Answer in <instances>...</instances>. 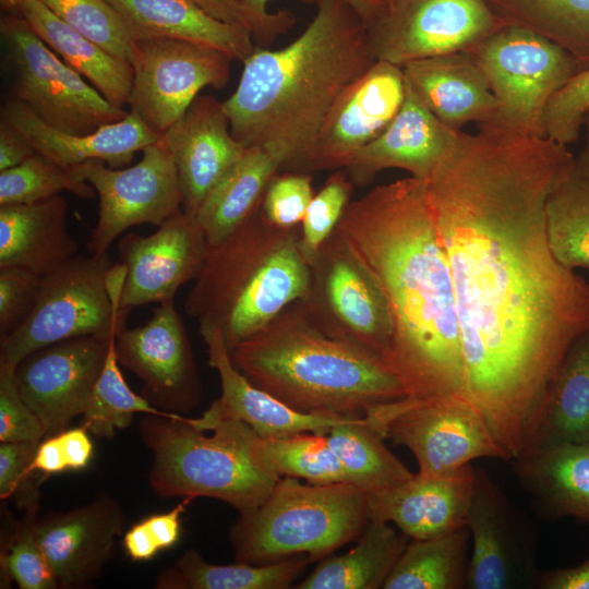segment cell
<instances>
[{
	"mask_svg": "<svg viewBox=\"0 0 589 589\" xmlns=\"http://www.w3.org/2000/svg\"><path fill=\"white\" fill-rule=\"evenodd\" d=\"M567 146L480 125L459 132L424 180L458 315L464 396L506 460L534 429L551 380L589 333V283L551 251L545 204L572 169Z\"/></svg>",
	"mask_w": 589,
	"mask_h": 589,
	"instance_id": "6da1fadb",
	"label": "cell"
},
{
	"mask_svg": "<svg viewBox=\"0 0 589 589\" xmlns=\"http://www.w3.org/2000/svg\"><path fill=\"white\" fill-rule=\"evenodd\" d=\"M336 229L385 294L393 324L386 364L406 397L464 396L452 274L425 181L410 176L372 189L349 203Z\"/></svg>",
	"mask_w": 589,
	"mask_h": 589,
	"instance_id": "7a4b0ae2",
	"label": "cell"
},
{
	"mask_svg": "<svg viewBox=\"0 0 589 589\" xmlns=\"http://www.w3.org/2000/svg\"><path fill=\"white\" fill-rule=\"evenodd\" d=\"M376 61L368 25L341 0H320L304 32L272 50L255 47L224 101L232 136L294 171L339 94Z\"/></svg>",
	"mask_w": 589,
	"mask_h": 589,
	"instance_id": "3957f363",
	"label": "cell"
},
{
	"mask_svg": "<svg viewBox=\"0 0 589 589\" xmlns=\"http://www.w3.org/2000/svg\"><path fill=\"white\" fill-rule=\"evenodd\" d=\"M230 358L252 384L302 413L360 418L406 397L381 358L324 333L299 300L231 349Z\"/></svg>",
	"mask_w": 589,
	"mask_h": 589,
	"instance_id": "277c9868",
	"label": "cell"
},
{
	"mask_svg": "<svg viewBox=\"0 0 589 589\" xmlns=\"http://www.w3.org/2000/svg\"><path fill=\"white\" fill-rule=\"evenodd\" d=\"M310 265L296 228L271 224L261 207L217 244H208L185 313L219 329L229 349L257 333L309 287Z\"/></svg>",
	"mask_w": 589,
	"mask_h": 589,
	"instance_id": "5b68a950",
	"label": "cell"
},
{
	"mask_svg": "<svg viewBox=\"0 0 589 589\" xmlns=\"http://www.w3.org/2000/svg\"><path fill=\"white\" fill-rule=\"evenodd\" d=\"M139 432L153 455L149 484L161 497L216 498L243 514L280 479L259 457L260 435L240 420L145 414Z\"/></svg>",
	"mask_w": 589,
	"mask_h": 589,
	"instance_id": "8992f818",
	"label": "cell"
},
{
	"mask_svg": "<svg viewBox=\"0 0 589 589\" xmlns=\"http://www.w3.org/2000/svg\"><path fill=\"white\" fill-rule=\"evenodd\" d=\"M370 521L366 494L348 482L302 483L281 477L230 529L236 562L265 565L298 555L320 561L356 540Z\"/></svg>",
	"mask_w": 589,
	"mask_h": 589,
	"instance_id": "52a82bcc",
	"label": "cell"
},
{
	"mask_svg": "<svg viewBox=\"0 0 589 589\" xmlns=\"http://www.w3.org/2000/svg\"><path fill=\"white\" fill-rule=\"evenodd\" d=\"M108 253L75 255L41 276L25 320L0 341V364L15 369L32 352L81 336L110 337L127 326L129 310L106 287Z\"/></svg>",
	"mask_w": 589,
	"mask_h": 589,
	"instance_id": "ba28073f",
	"label": "cell"
},
{
	"mask_svg": "<svg viewBox=\"0 0 589 589\" xmlns=\"http://www.w3.org/2000/svg\"><path fill=\"white\" fill-rule=\"evenodd\" d=\"M500 108L489 125L545 136L549 101L582 65L538 32L502 24L470 51Z\"/></svg>",
	"mask_w": 589,
	"mask_h": 589,
	"instance_id": "9c48e42d",
	"label": "cell"
},
{
	"mask_svg": "<svg viewBox=\"0 0 589 589\" xmlns=\"http://www.w3.org/2000/svg\"><path fill=\"white\" fill-rule=\"evenodd\" d=\"M299 302L324 333L360 347L386 363L393 324L385 294L338 229L311 262L308 291Z\"/></svg>",
	"mask_w": 589,
	"mask_h": 589,
	"instance_id": "30bf717a",
	"label": "cell"
},
{
	"mask_svg": "<svg viewBox=\"0 0 589 589\" xmlns=\"http://www.w3.org/2000/svg\"><path fill=\"white\" fill-rule=\"evenodd\" d=\"M364 417L384 440L407 447L424 476L447 474L483 457L506 460L480 412L459 394L404 397L375 405Z\"/></svg>",
	"mask_w": 589,
	"mask_h": 589,
	"instance_id": "8fae6325",
	"label": "cell"
},
{
	"mask_svg": "<svg viewBox=\"0 0 589 589\" xmlns=\"http://www.w3.org/2000/svg\"><path fill=\"white\" fill-rule=\"evenodd\" d=\"M0 31L14 63L12 97L49 127L87 135L128 115L61 60L22 16H2Z\"/></svg>",
	"mask_w": 589,
	"mask_h": 589,
	"instance_id": "7c38bea8",
	"label": "cell"
},
{
	"mask_svg": "<svg viewBox=\"0 0 589 589\" xmlns=\"http://www.w3.org/2000/svg\"><path fill=\"white\" fill-rule=\"evenodd\" d=\"M142 152V159L124 169L100 160L71 167L94 188L99 201L98 219L86 247L89 254L107 252L131 227L159 226L182 209V192L168 147L159 140Z\"/></svg>",
	"mask_w": 589,
	"mask_h": 589,
	"instance_id": "4fadbf2b",
	"label": "cell"
},
{
	"mask_svg": "<svg viewBox=\"0 0 589 589\" xmlns=\"http://www.w3.org/2000/svg\"><path fill=\"white\" fill-rule=\"evenodd\" d=\"M502 24L486 0H395L366 25L375 59L402 68L470 51Z\"/></svg>",
	"mask_w": 589,
	"mask_h": 589,
	"instance_id": "5bb4252c",
	"label": "cell"
},
{
	"mask_svg": "<svg viewBox=\"0 0 589 589\" xmlns=\"http://www.w3.org/2000/svg\"><path fill=\"white\" fill-rule=\"evenodd\" d=\"M232 59L216 49L173 38L134 40L129 105L161 135L207 86L223 88Z\"/></svg>",
	"mask_w": 589,
	"mask_h": 589,
	"instance_id": "9a60e30c",
	"label": "cell"
},
{
	"mask_svg": "<svg viewBox=\"0 0 589 589\" xmlns=\"http://www.w3.org/2000/svg\"><path fill=\"white\" fill-rule=\"evenodd\" d=\"M474 470L466 524L472 543L467 589L537 588L536 526L485 470Z\"/></svg>",
	"mask_w": 589,
	"mask_h": 589,
	"instance_id": "2e32d148",
	"label": "cell"
},
{
	"mask_svg": "<svg viewBox=\"0 0 589 589\" xmlns=\"http://www.w3.org/2000/svg\"><path fill=\"white\" fill-rule=\"evenodd\" d=\"M405 96L402 69L376 60L335 99L294 171L345 169L390 123Z\"/></svg>",
	"mask_w": 589,
	"mask_h": 589,
	"instance_id": "e0dca14e",
	"label": "cell"
},
{
	"mask_svg": "<svg viewBox=\"0 0 589 589\" xmlns=\"http://www.w3.org/2000/svg\"><path fill=\"white\" fill-rule=\"evenodd\" d=\"M118 362L144 385L158 409L182 414L201 401V382L191 344L172 301L159 303L149 320L116 336Z\"/></svg>",
	"mask_w": 589,
	"mask_h": 589,
	"instance_id": "ac0fdd59",
	"label": "cell"
},
{
	"mask_svg": "<svg viewBox=\"0 0 589 589\" xmlns=\"http://www.w3.org/2000/svg\"><path fill=\"white\" fill-rule=\"evenodd\" d=\"M113 335L61 340L32 352L15 368L20 393L41 422L46 437L64 431L83 413Z\"/></svg>",
	"mask_w": 589,
	"mask_h": 589,
	"instance_id": "d6986e66",
	"label": "cell"
},
{
	"mask_svg": "<svg viewBox=\"0 0 589 589\" xmlns=\"http://www.w3.org/2000/svg\"><path fill=\"white\" fill-rule=\"evenodd\" d=\"M207 248L196 216L183 209L149 236L125 235L118 245L125 267L120 308L172 301L179 288L199 275Z\"/></svg>",
	"mask_w": 589,
	"mask_h": 589,
	"instance_id": "ffe728a7",
	"label": "cell"
},
{
	"mask_svg": "<svg viewBox=\"0 0 589 589\" xmlns=\"http://www.w3.org/2000/svg\"><path fill=\"white\" fill-rule=\"evenodd\" d=\"M123 526V510L108 494L37 519V540L58 586L84 587L98 578L113 556Z\"/></svg>",
	"mask_w": 589,
	"mask_h": 589,
	"instance_id": "44dd1931",
	"label": "cell"
},
{
	"mask_svg": "<svg viewBox=\"0 0 589 589\" xmlns=\"http://www.w3.org/2000/svg\"><path fill=\"white\" fill-rule=\"evenodd\" d=\"M160 140L173 158L182 209L192 215L248 149L232 136L224 103L209 95L197 96Z\"/></svg>",
	"mask_w": 589,
	"mask_h": 589,
	"instance_id": "7402d4cb",
	"label": "cell"
},
{
	"mask_svg": "<svg viewBox=\"0 0 589 589\" xmlns=\"http://www.w3.org/2000/svg\"><path fill=\"white\" fill-rule=\"evenodd\" d=\"M474 467L443 476L413 473L406 481L365 492L370 519L394 524L409 539L438 537L467 524Z\"/></svg>",
	"mask_w": 589,
	"mask_h": 589,
	"instance_id": "603a6c76",
	"label": "cell"
},
{
	"mask_svg": "<svg viewBox=\"0 0 589 589\" xmlns=\"http://www.w3.org/2000/svg\"><path fill=\"white\" fill-rule=\"evenodd\" d=\"M460 130L443 124L406 83L404 103L384 131L360 149L345 168L354 185L369 184L398 168L426 180L455 143Z\"/></svg>",
	"mask_w": 589,
	"mask_h": 589,
	"instance_id": "cb8c5ba5",
	"label": "cell"
},
{
	"mask_svg": "<svg viewBox=\"0 0 589 589\" xmlns=\"http://www.w3.org/2000/svg\"><path fill=\"white\" fill-rule=\"evenodd\" d=\"M1 119L25 137L36 153L63 168L89 160L121 168L132 161L136 152L160 140V135L151 130L134 111L87 135H72L49 127L14 97L2 106Z\"/></svg>",
	"mask_w": 589,
	"mask_h": 589,
	"instance_id": "d4e9b609",
	"label": "cell"
},
{
	"mask_svg": "<svg viewBox=\"0 0 589 589\" xmlns=\"http://www.w3.org/2000/svg\"><path fill=\"white\" fill-rule=\"evenodd\" d=\"M207 347L208 363L219 375L221 394L204 414L211 419H235L248 424L261 437H281L300 432L327 434L350 418L299 412L252 384L232 363L218 328L199 326Z\"/></svg>",
	"mask_w": 589,
	"mask_h": 589,
	"instance_id": "484cf974",
	"label": "cell"
},
{
	"mask_svg": "<svg viewBox=\"0 0 589 589\" xmlns=\"http://www.w3.org/2000/svg\"><path fill=\"white\" fill-rule=\"evenodd\" d=\"M406 83L425 107L453 130L468 122L490 124L498 101L468 51L411 61L402 68Z\"/></svg>",
	"mask_w": 589,
	"mask_h": 589,
	"instance_id": "4316f807",
	"label": "cell"
},
{
	"mask_svg": "<svg viewBox=\"0 0 589 589\" xmlns=\"http://www.w3.org/2000/svg\"><path fill=\"white\" fill-rule=\"evenodd\" d=\"M77 250L62 196L0 205V267L23 268L41 277L75 256Z\"/></svg>",
	"mask_w": 589,
	"mask_h": 589,
	"instance_id": "83f0119b",
	"label": "cell"
},
{
	"mask_svg": "<svg viewBox=\"0 0 589 589\" xmlns=\"http://www.w3.org/2000/svg\"><path fill=\"white\" fill-rule=\"evenodd\" d=\"M132 40L173 38L202 45L242 63L255 46L251 32L221 22L190 0H107Z\"/></svg>",
	"mask_w": 589,
	"mask_h": 589,
	"instance_id": "f1b7e54d",
	"label": "cell"
},
{
	"mask_svg": "<svg viewBox=\"0 0 589 589\" xmlns=\"http://www.w3.org/2000/svg\"><path fill=\"white\" fill-rule=\"evenodd\" d=\"M510 462L540 517L589 525V443L554 446Z\"/></svg>",
	"mask_w": 589,
	"mask_h": 589,
	"instance_id": "f546056e",
	"label": "cell"
},
{
	"mask_svg": "<svg viewBox=\"0 0 589 589\" xmlns=\"http://www.w3.org/2000/svg\"><path fill=\"white\" fill-rule=\"evenodd\" d=\"M585 443H589V333L573 344L561 362L517 459L554 446Z\"/></svg>",
	"mask_w": 589,
	"mask_h": 589,
	"instance_id": "4dcf8cb0",
	"label": "cell"
},
{
	"mask_svg": "<svg viewBox=\"0 0 589 589\" xmlns=\"http://www.w3.org/2000/svg\"><path fill=\"white\" fill-rule=\"evenodd\" d=\"M19 12L41 40L109 103L129 104L134 72L119 58L67 25L39 0H23Z\"/></svg>",
	"mask_w": 589,
	"mask_h": 589,
	"instance_id": "1f68e13d",
	"label": "cell"
},
{
	"mask_svg": "<svg viewBox=\"0 0 589 589\" xmlns=\"http://www.w3.org/2000/svg\"><path fill=\"white\" fill-rule=\"evenodd\" d=\"M281 161L261 147H249L201 204L195 216L207 243L217 244L260 209Z\"/></svg>",
	"mask_w": 589,
	"mask_h": 589,
	"instance_id": "d6a6232c",
	"label": "cell"
},
{
	"mask_svg": "<svg viewBox=\"0 0 589 589\" xmlns=\"http://www.w3.org/2000/svg\"><path fill=\"white\" fill-rule=\"evenodd\" d=\"M409 538L389 522L370 519L350 551L329 554L297 589H377L404 552Z\"/></svg>",
	"mask_w": 589,
	"mask_h": 589,
	"instance_id": "836d02e7",
	"label": "cell"
},
{
	"mask_svg": "<svg viewBox=\"0 0 589 589\" xmlns=\"http://www.w3.org/2000/svg\"><path fill=\"white\" fill-rule=\"evenodd\" d=\"M313 562L308 555L254 565L242 562L212 564L195 549L187 550L157 577V589H286Z\"/></svg>",
	"mask_w": 589,
	"mask_h": 589,
	"instance_id": "e575fe53",
	"label": "cell"
},
{
	"mask_svg": "<svg viewBox=\"0 0 589 589\" xmlns=\"http://www.w3.org/2000/svg\"><path fill=\"white\" fill-rule=\"evenodd\" d=\"M467 527L422 540L411 539L387 576L384 589H465L469 570Z\"/></svg>",
	"mask_w": 589,
	"mask_h": 589,
	"instance_id": "d590c367",
	"label": "cell"
},
{
	"mask_svg": "<svg viewBox=\"0 0 589 589\" xmlns=\"http://www.w3.org/2000/svg\"><path fill=\"white\" fill-rule=\"evenodd\" d=\"M347 482L364 492L397 485L413 473L388 449L365 417L350 418L327 433Z\"/></svg>",
	"mask_w": 589,
	"mask_h": 589,
	"instance_id": "8d00e7d4",
	"label": "cell"
},
{
	"mask_svg": "<svg viewBox=\"0 0 589 589\" xmlns=\"http://www.w3.org/2000/svg\"><path fill=\"white\" fill-rule=\"evenodd\" d=\"M549 244L569 269H589V177L575 164L550 193L545 204Z\"/></svg>",
	"mask_w": 589,
	"mask_h": 589,
	"instance_id": "74e56055",
	"label": "cell"
},
{
	"mask_svg": "<svg viewBox=\"0 0 589 589\" xmlns=\"http://www.w3.org/2000/svg\"><path fill=\"white\" fill-rule=\"evenodd\" d=\"M505 16L503 24L531 28L589 68V0H486Z\"/></svg>",
	"mask_w": 589,
	"mask_h": 589,
	"instance_id": "f35d334b",
	"label": "cell"
},
{
	"mask_svg": "<svg viewBox=\"0 0 589 589\" xmlns=\"http://www.w3.org/2000/svg\"><path fill=\"white\" fill-rule=\"evenodd\" d=\"M116 336L110 339L105 365L81 414L82 426L96 437L112 438L117 431L130 426L135 413L181 418L182 414L158 409L130 388L119 368Z\"/></svg>",
	"mask_w": 589,
	"mask_h": 589,
	"instance_id": "ab89813d",
	"label": "cell"
},
{
	"mask_svg": "<svg viewBox=\"0 0 589 589\" xmlns=\"http://www.w3.org/2000/svg\"><path fill=\"white\" fill-rule=\"evenodd\" d=\"M257 453L263 465L278 477L313 484L347 482L344 468L327 434L300 432L281 437H261Z\"/></svg>",
	"mask_w": 589,
	"mask_h": 589,
	"instance_id": "60d3db41",
	"label": "cell"
},
{
	"mask_svg": "<svg viewBox=\"0 0 589 589\" xmlns=\"http://www.w3.org/2000/svg\"><path fill=\"white\" fill-rule=\"evenodd\" d=\"M70 192L94 199L96 192L71 168H63L36 153L24 163L0 171V205L28 204Z\"/></svg>",
	"mask_w": 589,
	"mask_h": 589,
	"instance_id": "b9f144b4",
	"label": "cell"
},
{
	"mask_svg": "<svg viewBox=\"0 0 589 589\" xmlns=\"http://www.w3.org/2000/svg\"><path fill=\"white\" fill-rule=\"evenodd\" d=\"M67 25L116 57L131 59L133 40L107 0H39Z\"/></svg>",
	"mask_w": 589,
	"mask_h": 589,
	"instance_id": "7bdbcfd3",
	"label": "cell"
},
{
	"mask_svg": "<svg viewBox=\"0 0 589 589\" xmlns=\"http://www.w3.org/2000/svg\"><path fill=\"white\" fill-rule=\"evenodd\" d=\"M353 187L345 169H337L314 194L300 230V248L309 265L323 243L336 230L351 202Z\"/></svg>",
	"mask_w": 589,
	"mask_h": 589,
	"instance_id": "ee69618b",
	"label": "cell"
},
{
	"mask_svg": "<svg viewBox=\"0 0 589 589\" xmlns=\"http://www.w3.org/2000/svg\"><path fill=\"white\" fill-rule=\"evenodd\" d=\"M38 505L24 509L11 542L1 554V567L21 589H53L58 582L36 536Z\"/></svg>",
	"mask_w": 589,
	"mask_h": 589,
	"instance_id": "f6af8a7d",
	"label": "cell"
},
{
	"mask_svg": "<svg viewBox=\"0 0 589 589\" xmlns=\"http://www.w3.org/2000/svg\"><path fill=\"white\" fill-rule=\"evenodd\" d=\"M589 111V68L574 75L548 104L544 133L550 140L568 146L578 140Z\"/></svg>",
	"mask_w": 589,
	"mask_h": 589,
	"instance_id": "bcb514c9",
	"label": "cell"
},
{
	"mask_svg": "<svg viewBox=\"0 0 589 589\" xmlns=\"http://www.w3.org/2000/svg\"><path fill=\"white\" fill-rule=\"evenodd\" d=\"M313 196L310 173L288 171L272 179L265 191L261 211L274 226L293 229L302 223Z\"/></svg>",
	"mask_w": 589,
	"mask_h": 589,
	"instance_id": "7dc6e473",
	"label": "cell"
},
{
	"mask_svg": "<svg viewBox=\"0 0 589 589\" xmlns=\"http://www.w3.org/2000/svg\"><path fill=\"white\" fill-rule=\"evenodd\" d=\"M39 443L1 442L0 445V497H15L20 507L26 509L38 505L40 474L33 468Z\"/></svg>",
	"mask_w": 589,
	"mask_h": 589,
	"instance_id": "c3c4849f",
	"label": "cell"
},
{
	"mask_svg": "<svg viewBox=\"0 0 589 589\" xmlns=\"http://www.w3.org/2000/svg\"><path fill=\"white\" fill-rule=\"evenodd\" d=\"M45 429L23 399L15 369L0 364V441L40 443Z\"/></svg>",
	"mask_w": 589,
	"mask_h": 589,
	"instance_id": "681fc988",
	"label": "cell"
},
{
	"mask_svg": "<svg viewBox=\"0 0 589 589\" xmlns=\"http://www.w3.org/2000/svg\"><path fill=\"white\" fill-rule=\"evenodd\" d=\"M215 19L249 29L260 47L269 46L294 24V15L280 10L266 16L251 11L242 0H190Z\"/></svg>",
	"mask_w": 589,
	"mask_h": 589,
	"instance_id": "f907efd6",
	"label": "cell"
},
{
	"mask_svg": "<svg viewBox=\"0 0 589 589\" xmlns=\"http://www.w3.org/2000/svg\"><path fill=\"white\" fill-rule=\"evenodd\" d=\"M41 277L17 267H0V338L13 332L31 312Z\"/></svg>",
	"mask_w": 589,
	"mask_h": 589,
	"instance_id": "816d5d0a",
	"label": "cell"
},
{
	"mask_svg": "<svg viewBox=\"0 0 589 589\" xmlns=\"http://www.w3.org/2000/svg\"><path fill=\"white\" fill-rule=\"evenodd\" d=\"M192 498L184 497L181 503L167 513L156 514L142 520L159 551L172 548L181 533V514Z\"/></svg>",
	"mask_w": 589,
	"mask_h": 589,
	"instance_id": "f5cc1de1",
	"label": "cell"
},
{
	"mask_svg": "<svg viewBox=\"0 0 589 589\" xmlns=\"http://www.w3.org/2000/svg\"><path fill=\"white\" fill-rule=\"evenodd\" d=\"M68 470H82L93 457V442L84 426L64 430L57 434Z\"/></svg>",
	"mask_w": 589,
	"mask_h": 589,
	"instance_id": "db71d44e",
	"label": "cell"
},
{
	"mask_svg": "<svg viewBox=\"0 0 589 589\" xmlns=\"http://www.w3.org/2000/svg\"><path fill=\"white\" fill-rule=\"evenodd\" d=\"M36 152L5 120L0 119V171L15 167Z\"/></svg>",
	"mask_w": 589,
	"mask_h": 589,
	"instance_id": "11a10c76",
	"label": "cell"
},
{
	"mask_svg": "<svg viewBox=\"0 0 589 589\" xmlns=\"http://www.w3.org/2000/svg\"><path fill=\"white\" fill-rule=\"evenodd\" d=\"M540 589H589V556L579 565L541 570Z\"/></svg>",
	"mask_w": 589,
	"mask_h": 589,
	"instance_id": "9f6ffc18",
	"label": "cell"
},
{
	"mask_svg": "<svg viewBox=\"0 0 589 589\" xmlns=\"http://www.w3.org/2000/svg\"><path fill=\"white\" fill-rule=\"evenodd\" d=\"M33 468L46 477L68 470L63 450L57 435L46 437L38 444L33 460Z\"/></svg>",
	"mask_w": 589,
	"mask_h": 589,
	"instance_id": "6f0895ef",
	"label": "cell"
},
{
	"mask_svg": "<svg viewBox=\"0 0 589 589\" xmlns=\"http://www.w3.org/2000/svg\"><path fill=\"white\" fill-rule=\"evenodd\" d=\"M123 546L133 561H148L159 552L142 521L135 524L125 532Z\"/></svg>",
	"mask_w": 589,
	"mask_h": 589,
	"instance_id": "680465c9",
	"label": "cell"
},
{
	"mask_svg": "<svg viewBox=\"0 0 589 589\" xmlns=\"http://www.w3.org/2000/svg\"><path fill=\"white\" fill-rule=\"evenodd\" d=\"M305 2H317L320 0H303ZM350 5L361 19L369 24L374 20L386 7L385 0H341ZM242 2L254 13L266 16L268 12L267 5L269 0H242Z\"/></svg>",
	"mask_w": 589,
	"mask_h": 589,
	"instance_id": "91938a15",
	"label": "cell"
},
{
	"mask_svg": "<svg viewBox=\"0 0 589 589\" xmlns=\"http://www.w3.org/2000/svg\"><path fill=\"white\" fill-rule=\"evenodd\" d=\"M584 125L586 127V144L576 159L578 169L589 177V111L585 116Z\"/></svg>",
	"mask_w": 589,
	"mask_h": 589,
	"instance_id": "94428289",
	"label": "cell"
},
{
	"mask_svg": "<svg viewBox=\"0 0 589 589\" xmlns=\"http://www.w3.org/2000/svg\"><path fill=\"white\" fill-rule=\"evenodd\" d=\"M0 2H1V7L5 11H8V12L17 11L19 12L20 5L23 2V0H0Z\"/></svg>",
	"mask_w": 589,
	"mask_h": 589,
	"instance_id": "6125c7cd",
	"label": "cell"
},
{
	"mask_svg": "<svg viewBox=\"0 0 589 589\" xmlns=\"http://www.w3.org/2000/svg\"><path fill=\"white\" fill-rule=\"evenodd\" d=\"M395 0H385L386 7L393 3Z\"/></svg>",
	"mask_w": 589,
	"mask_h": 589,
	"instance_id": "be15d7a7",
	"label": "cell"
}]
</instances>
